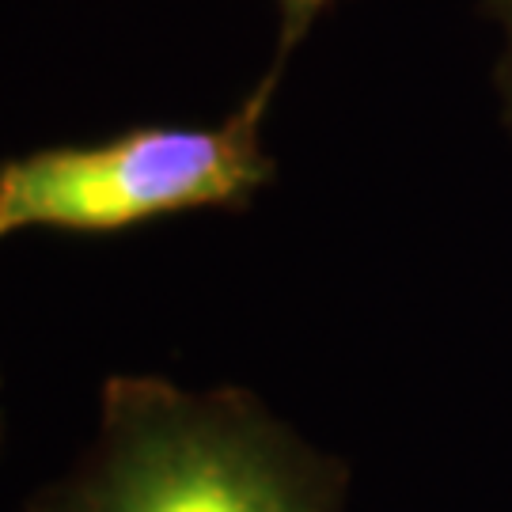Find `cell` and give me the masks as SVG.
I'll return each instance as SVG.
<instances>
[{"label":"cell","instance_id":"cell-1","mask_svg":"<svg viewBox=\"0 0 512 512\" xmlns=\"http://www.w3.org/2000/svg\"><path fill=\"white\" fill-rule=\"evenodd\" d=\"M42 512H342V475L239 391L114 376L92 452Z\"/></svg>","mask_w":512,"mask_h":512},{"label":"cell","instance_id":"cell-2","mask_svg":"<svg viewBox=\"0 0 512 512\" xmlns=\"http://www.w3.org/2000/svg\"><path fill=\"white\" fill-rule=\"evenodd\" d=\"M281 61L220 126H137L99 145L42 148L0 164V239L27 228L110 236L145 220L239 209L274 179L262 122Z\"/></svg>","mask_w":512,"mask_h":512},{"label":"cell","instance_id":"cell-3","mask_svg":"<svg viewBox=\"0 0 512 512\" xmlns=\"http://www.w3.org/2000/svg\"><path fill=\"white\" fill-rule=\"evenodd\" d=\"M490 4L497 8V16L505 19V27H509V76L505 80H509V103H512V0H490Z\"/></svg>","mask_w":512,"mask_h":512}]
</instances>
